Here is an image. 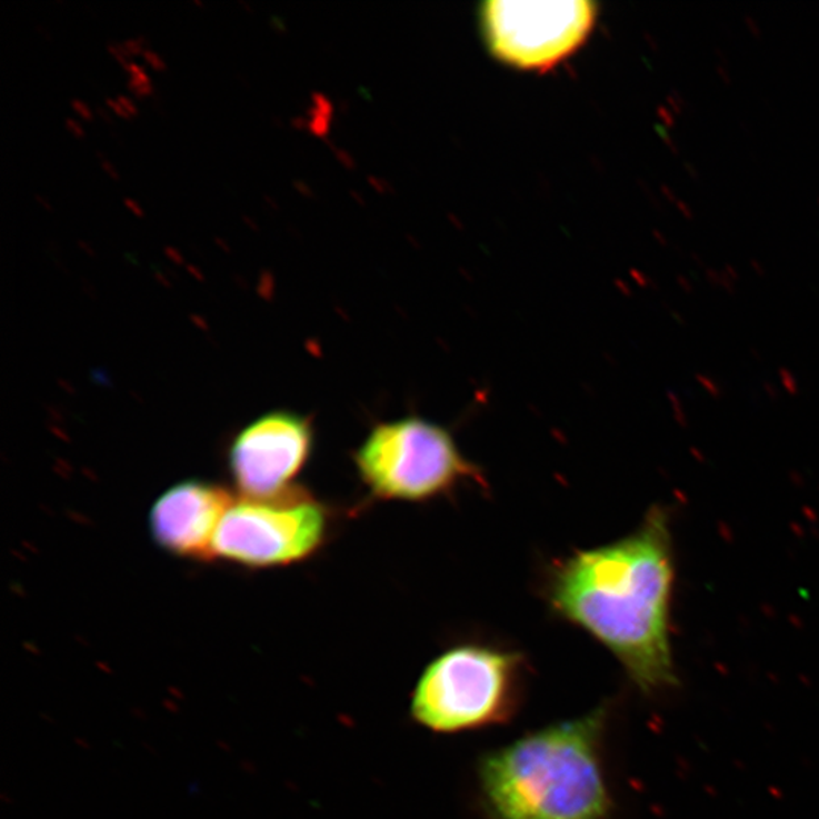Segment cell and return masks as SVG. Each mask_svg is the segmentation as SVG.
<instances>
[{"mask_svg":"<svg viewBox=\"0 0 819 819\" xmlns=\"http://www.w3.org/2000/svg\"><path fill=\"white\" fill-rule=\"evenodd\" d=\"M677 561L671 513L652 506L631 533L557 560L548 605L605 646L643 692L676 683L671 646Z\"/></svg>","mask_w":819,"mask_h":819,"instance_id":"obj_1","label":"cell"},{"mask_svg":"<svg viewBox=\"0 0 819 819\" xmlns=\"http://www.w3.org/2000/svg\"><path fill=\"white\" fill-rule=\"evenodd\" d=\"M606 713L545 727L490 752L478 767L492 819H607L612 808L601 741Z\"/></svg>","mask_w":819,"mask_h":819,"instance_id":"obj_2","label":"cell"},{"mask_svg":"<svg viewBox=\"0 0 819 819\" xmlns=\"http://www.w3.org/2000/svg\"><path fill=\"white\" fill-rule=\"evenodd\" d=\"M518 652L478 643L449 648L419 677L411 717L438 733L485 729L513 717L522 696Z\"/></svg>","mask_w":819,"mask_h":819,"instance_id":"obj_3","label":"cell"},{"mask_svg":"<svg viewBox=\"0 0 819 819\" xmlns=\"http://www.w3.org/2000/svg\"><path fill=\"white\" fill-rule=\"evenodd\" d=\"M354 465L371 497L382 501L435 500L480 478L451 432L418 416L377 423L357 448Z\"/></svg>","mask_w":819,"mask_h":819,"instance_id":"obj_4","label":"cell"},{"mask_svg":"<svg viewBox=\"0 0 819 819\" xmlns=\"http://www.w3.org/2000/svg\"><path fill=\"white\" fill-rule=\"evenodd\" d=\"M330 513L301 488L232 502L214 539V557L244 568L299 563L326 543Z\"/></svg>","mask_w":819,"mask_h":819,"instance_id":"obj_5","label":"cell"},{"mask_svg":"<svg viewBox=\"0 0 819 819\" xmlns=\"http://www.w3.org/2000/svg\"><path fill=\"white\" fill-rule=\"evenodd\" d=\"M486 41L498 60L522 70H548L571 57L593 31L597 7L586 0H493L483 12Z\"/></svg>","mask_w":819,"mask_h":819,"instance_id":"obj_6","label":"cell"},{"mask_svg":"<svg viewBox=\"0 0 819 819\" xmlns=\"http://www.w3.org/2000/svg\"><path fill=\"white\" fill-rule=\"evenodd\" d=\"M310 419L270 411L244 427L231 442L228 466L243 497L269 498L290 488L313 449Z\"/></svg>","mask_w":819,"mask_h":819,"instance_id":"obj_7","label":"cell"},{"mask_svg":"<svg viewBox=\"0 0 819 819\" xmlns=\"http://www.w3.org/2000/svg\"><path fill=\"white\" fill-rule=\"evenodd\" d=\"M232 502L230 490L219 485L201 480L174 485L152 506V539L180 559H214L216 535Z\"/></svg>","mask_w":819,"mask_h":819,"instance_id":"obj_8","label":"cell"},{"mask_svg":"<svg viewBox=\"0 0 819 819\" xmlns=\"http://www.w3.org/2000/svg\"><path fill=\"white\" fill-rule=\"evenodd\" d=\"M259 286H257V294L266 301H272L273 289H276V277L272 270L263 268L260 270Z\"/></svg>","mask_w":819,"mask_h":819,"instance_id":"obj_9","label":"cell"},{"mask_svg":"<svg viewBox=\"0 0 819 819\" xmlns=\"http://www.w3.org/2000/svg\"><path fill=\"white\" fill-rule=\"evenodd\" d=\"M141 56H143L144 60H147L148 64H151L153 69L156 70L166 69L164 61L161 60V58L158 57L156 52H152L151 49H144V52L141 53Z\"/></svg>","mask_w":819,"mask_h":819,"instance_id":"obj_10","label":"cell"},{"mask_svg":"<svg viewBox=\"0 0 819 819\" xmlns=\"http://www.w3.org/2000/svg\"><path fill=\"white\" fill-rule=\"evenodd\" d=\"M70 106H72L73 110L77 111L82 119H93V114H91L90 108L87 107L84 102L79 101V99H72V101H70Z\"/></svg>","mask_w":819,"mask_h":819,"instance_id":"obj_11","label":"cell"},{"mask_svg":"<svg viewBox=\"0 0 819 819\" xmlns=\"http://www.w3.org/2000/svg\"><path fill=\"white\" fill-rule=\"evenodd\" d=\"M123 48L124 51H127L128 56H139V53L144 52L143 46L139 43V41L134 39H128L123 41Z\"/></svg>","mask_w":819,"mask_h":819,"instance_id":"obj_12","label":"cell"},{"mask_svg":"<svg viewBox=\"0 0 819 819\" xmlns=\"http://www.w3.org/2000/svg\"><path fill=\"white\" fill-rule=\"evenodd\" d=\"M118 102L120 103V106H122L123 110L131 116V118H134V116L139 114V111H137L134 103H132L130 99L127 98V96L119 94Z\"/></svg>","mask_w":819,"mask_h":819,"instance_id":"obj_13","label":"cell"},{"mask_svg":"<svg viewBox=\"0 0 819 819\" xmlns=\"http://www.w3.org/2000/svg\"><path fill=\"white\" fill-rule=\"evenodd\" d=\"M107 107H110L112 111L116 112V114L120 116V118L123 119H131V116L128 114L127 111L123 110L122 106L118 101H112L111 98H106Z\"/></svg>","mask_w":819,"mask_h":819,"instance_id":"obj_14","label":"cell"},{"mask_svg":"<svg viewBox=\"0 0 819 819\" xmlns=\"http://www.w3.org/2000/svg\"><path fill=\"white\" fill-rule=\"evenodd\" d=\"M66 128H68L77 139H84V131L81 130V127H79L72 118H66Z\"/></svg>","mask_w":819,"mask_h":819,"instance_id":"obj_15","label":"cell"},{"mask_svg":"<svg viewBox=\"0 0 819 819\" xmlns=\"http://www.w3.org/2000/svg\"><path fill=\"white\" fill-rule=\"evenodd\" d=\"M164 253H166V257H168L170 261H173L174 264L186 263L184 259H182L181 253L178 252L177 249L172 247H164Z\"/></svg>","mask_w":819,"mask_h":819,"instance_id":"obj_16","label":"cell"},{"mask_svg":"<svg viewBox=\"0 0 819 819\" xmlns=\"http://www.w3.org/2000/svg\"><path fill=\"white\" fill-rule=\"evenodd\" d=\"M152 270H153V278H156V280L160 282L161 286H164V287L172 286L170 284L169 277L166 276L163 270L158 269V266L156 263H152Z\"/></svg>","mask_w":819,"mask_h":819,"instance_id":"obj_17","label":"cell"},{"mask_svg":"<svg viewBox=\"0 0 819 819\" xmlns=\"http://www.w3.org/2000/svg\"><path fill=\"white\" fill-rule=\"evenodd\" d=\"M270 27L276 29L278 34H282V32H286L284 22H282L281 18H278V16H270Z\"/></svg>","mask_w":819,"mask_h":819,"instance_id":"obj_18","label":"cell"},{"mask_svg":"<svg viewBox=\"0 0 819 819\" xmlns=\"http://www.w3.org/2000/svg\"><path fill=\"white\" fill-rule=\"evenodd\" d=\"M124 70L130 73L131 78H139L141 74H144V70L139 64H136V62H130Z\"/></svg>","mask_w":819,"mask_h":819,"instance_id":"obj_19","label":"cell"},{"mask_svg":"<svg viewBox=\"0 0 819 819\" xmlns=\"http://www.w3.org/2000/svg\"><path fill=\"white\" fill-rule=\"evenodd\" d=\"M123 202H124V206L128 207V210H131L132 213H134L136 216H139V218L143 216V211H141L139 203H137L136 201H132V199L130 198L124 199Z\"/></svg>","mask_w":819,"mask_h":819,"instance_id":"obj_20","label":"cell"},{"mask_svg":"<svg viewBox=\"0 0 819 819\" xmlns=\"http://www.w3.org/2000/svg\"><path fill=\"white\" fill-rule=\"evenodd\" d=\"M102 169L106 170L107 174H110L111 180L118 181L119 174L116 172V169L112 168V164L108 160L101 161Z\"/></svg>","mask_w":819,"mask_h":819,"instance_id":"obj_21","label":"cell"},{"mask_svg":"<svg viewBox=\"0 0 819 819\" xmlns=\"http://www.w3.org/2000/svg\"><path fill=\"white\" fill-rule=\"evenodd\" d=\"M232 280H234L236 284L239 286L240 289H249L247 278L239 276V273H232Z\"/></svg>","mask_w":819,"mask_h":819,"instance_id":"obj_22","label":"cell"},{"mask_svg":"<svg viewBox=\"0 0 819 819\" xmlns=\"http://www.w3.org/2000/svg\"><path fill=\"white\" fill-rule=\"evenodd\" d=\"M96 112H98L99 118L103 120V122L111 123L112 119L110 116V112L106 110L103 107H96Z\"/></svg>","mask_w":819,"mask_h":819,"instance_id":"obj_23","label":"cell"},{"mask_svg":"<svg viewBox=\"0 0 819 819\" xmlns=\"http://www.w3.org/2000/svg\"><path fill=\"white\" fill-rule=\"evenodd\" d=\"M240 768L243 769V771H247L248 775H256L257 767L252 762H249V760H243V762H240Z\"/></svg>","mask_w":819,"mask_h":819,"instance_id":"obj_24","label":"cell"},{"mask_svg":"<svg viewBox=\"0 0 819 819\" xmlns=\"http://www.w3.org/2000/svg\"><path fill=\"white\" fill-rule=\"evenodd\" d=\"M243 222L248 224L249 228H251L252 231H260L259 224H257L256 220L251 218V216L243 214L242 216Z\"/></svg>","mask_w":819,"mask_h":819,"instance_id":"obj_25","label":"cell"},{"mask_svg":"<svg viewBox=\"0 0 819 819\" xmlns=\"http://www.w3.org/2000/svg\"><path fill=\"white\" fill-rule=\"evenodd\" d=\"M168 692L170 697L177 698V700H184V693L180 689L173 688V686H170Z\"/></svg>","mask_w":819,"mask_h":819,"instance_id":"obj_26","label":"cell"},{"mask_svg":"<svg viewBox=\"0 0 819 819\" xmlns=\"http://www.w3.org/2000/svg\"><path fill=\"white\" fill-rule=\"evenodd\" d=\"M79 249H82V251L87 252V256L94 257V251L84 242V240H77Z\"/></svg>","mask_w":819,"mask_h":819,"instance_id":"obj_27","label":"cell"},{"mask_svg":"<svg viewBox=\"0 0 819 819\" xmlns=\"http://www.w3.org/2000/svg\"><path fill=\"white\" fill-rule=\"evenodd\" d=\"M214 243L218 244V247L222 249L223 252H227V253L231 252L230 244L224 242L223 239H220V237H214Z\"/></svg>","mask_w":819,"mask_h":819,"instance_id":"obj_28","label":"cell"},{"mask_svg":"<svg viewBox=\"0 0 819 819\" xmlns=\"http://www.w3.org/2000/svg\"><path fill=\"white\" fill-rule=\"evenodd\" d=\"M186 268L189 270L190 276L197 278L198 281H203L202 273L193 264H186Z\"/></svg>","mask_w":819,"mask_h":819,"instance_id":"obj_29","label":"cell"},{"mask_svg":"<svg viewBox=\"0 0 819 819\" xmlns=\"http://www.w3.org/2000/svg\"><path fill=\"white\" fill-rule=\"evenodd\" d=\"M46 248H48V251H49V253H51V256L53 257V259H57L58 247H57V243L53 242L52 239H49L48 240V243H46Z\"/></svg>","mask_w":819,"mask_h":819,"instance_id":"obj_30","label":"cell"},{"mask_svg":"<svg viewBox=\"0 0 819 819\" xmlns=\"http://www.w3.org/2000/svg\"><path fill=\"white\" fill-rule=\"evenodd\" d=\"M290 123H292V127L298 128V130L306 128V120H303V118H293L290 120Z\"/></svg>","mask_w":819,"mask_h":819,"instance_id":"obj_31","label":"cell"},{"mask_svg":"<svg viewBox=\"0 0 819 819\" xmlns=\"http://www.w3.org/2000/svg\"><path fill=\"white\" fill-rule=\"evenodd\" d=\"M163 706H164L166 709L169 710V712L177 713L178 710H180V708H178V706L174 705V702L172 700H164L163 701Z\"/></svg>","mask_w":819,"mask_h":819,"instance_id":"obj_32","label":"cell"},{"mask_svg":"<svg viewBox=\"0 0 819 819\" xmlns=\"http://www.w3.org/2000/svg\"><path fill=\"white\" fill-rule=\"evenodd\" d=\"M293 186L294 189H298L299 191H301V193L310 194V190L307 189V186L303 184V182L294 180Z\"/></svg>","mask_w":819,"mask_h":819,"instance_id":"obj_33","label":"cell"},{"mask_svg":"<svg viewBox=\"0 0 819 819\" xmlns=\"http://www.w3.org/2000/svg\"><path fill=\"white\" fill-rule=\"evenodd\" d=\"M264 201L268 203L269 208H272L273 211L280 210V207L277 206V202L273 201L272 198L269 197V194H264Z\"/></svg>","mask_w":819,"mask_h":819,"instance_id":"obj_34","label":"cell"},{"mask_svg":"<svg viewBox=\"0 0 819 819\" xmlns=\"http://www.w3.org/2000/svg\"><path fill=\"white\" fill-rule=\"evenodd\" d=\"M36 201L39 202L40 206L44 208V210L52 211L51 203L46 202L44 199L40 197V194H36Z\"/></svg>","mask_w":819,"mask_h":819,"instance_id":"obj_35","label":"cell"},{"mask_svg":"<svg viewBox=\"0 0 819 819\" xmlns=\"http://www.w3.org/2000/svg\"><path fill=\"white\" fill-rule=\"evenodd\" d=\"M136 40L139 41V43L143 46L144 49H148L149 40L147 36H141V34L137 36Z\"/></svg>","mask_w":819,"mask_h":819,"instance_id":"obj_36","label":"cell"},{"mask_svg":"<svg viewBox=\"0 0 819 819\" xmlns=\"http://www.w3.org/2000/svg\"><path fill=\"white\" fill-rule=\"evenodd\" d=\"M36 29L40 32L41 36L44 37L46 40H51V34H49V32L46 31V29L41 27V24H37Z\"/></svg>","mask_w":819,"mask_h":819,"instance_id":"obj_37","label":"cell"},{"mask_svg":"<svg viewBox=\"0 0 819 819\" xmlns=\"http://www.w3.org/2000/svg\"><path fill=\"white\" fill-rule=\"evenodd\" d=\"M74 742H77V746H79L81 748H84V750H90V748H91L89 746V742L84 741V739L77 738V739H74Z\"/></svg>","mask_w":819,"mask_h":819,"instance_id":"obj_38","label":"cell"},{"mask_svg":"<svg viewBox=\"0 0 819 819\" xmlns=\"http://www.w3.org/2000/svg\"><path fill=\"white\" fill-rule=\"evenodd\" d=\"M168 276L169 278H172V280H178L177 273H174V270L172 268H163L161 269Z\"/></svg>","mask_w":819,"mask_h":819,"instance_id":"obj_39","label":"cell"},{"mask_svg":"<svg viewBox=\"0 0 819 819\" xmlns=\"http://www.w3.org/2000/svg\"><path fill=\"white\" fill-rule=\"evenodd\" d=\"M82 287H84V290L89 294H93V289H91V286L89 284V281H87V278H81Z\"/></svg>","mask_w":819,"mask_h":819,"instance_id":"obj_40","label":"cell"},{"mask_svg":"<svg viewBox=\"0 0 819 819\" xmlns=\"http://www.w3.org/2000/svg\"><path fill=\"white\" fill-rule=\"evenodd\" d=\"M96 667L99 668V671H102V672H106V673H111L112 672L111 671V668H108L106 663L98 662V663H96Z\"/></svg>","mask_w":819,"mask_h":819,"instance_id":"obj_41","label":"cell"},{"mask_svg":"<svg viewBox=\"0 0 819 819\" xmlns=\"http://www.w3.org/2000/svg\"><path fill=\"white\" fill-rule=\"evenodd\" d=\"M111 136H112V139H114L116 141H118V143L119 144H122V147H123L124 141H123L122 137L119 136V132L111 131Z\"/></svg>","mask_w":819,"mask_h":819,"instance_id":"obj_42","label":"cell"},{"mask_svg":"<svg viewBox=\"0 0 819 819\" xmlns=\"http://www.w3.org/2000/svg\"><path fill=\"white\" fill-rule=\"evenodd\" d=\"M236 77H237V79H239V81H240V82H242V84H244V86L249 87V82H248V79H247V78H244L242 73H240V72H237V73H236Z\"/></svg>","mask_w":819,"mask_h":819,"instance_id":"obj_43","label":"cell"},{"mask_svg":"<svg viewBox=\"0 0 819 819\" xmlns=\"http://www.w3.org/2000/svg\"><path fill=\"white\" fill-rule=\"evenodd\" d=\"M270 120H272V123L276 124V127L282 128V120L281 118H278V116H272Z\"/></svg>","mask_w":819,"mask_h":819,"instance_id":"obj_44","label":"cell"},{"mask_svg":"<svg viewBox=\"0 0 819 819\" xmlns=\"http://www.w3.org/2000/svg\"><path fill=\"white\" fill-rule=\"evenodd\" d=\"M218 746L222 748L223 751L231 752L232 748L228 746V743H224L223 741H218Z\"/></svg>","mask_w":819,"mask_h":819,"instance_id":"obj_45","label":"cell"},{"mask_svg":"<svg viewBox=\"0 0 819 819\" xmlns=\"http://www.w3.org/2000/svg\"><path fill=\"white\" fill-rule=\"evenodd\" d=\"M53 261H56V264H57V268H58V269L62 270V272H64V273H69V272H68V269H66V266H64V264H62L60 260H58V259H53Z\"/></svg>","mask_w":819,"mask_h":819,"instance_id":"obj_46","label":"cell"},{"mask_svg":"<svg viewBox=\"0 0 819 819\" xmlns=\"http://www.w3.org/2000/svg\"><path fill=\"white\" fill-rule=\"evenodd\" d=\"M239 3H240V6H242L244 8V10H247V12H252V8L249 7L247 2H243V0H240Z\"/></svg>","mask_w":819,"mask_h":819,"instance_id":"obj_47","label":"cell"},{"mask_svg":"<svg viewBox=\"0 0 819 819\" xmlns=\"http://www.w3.org/2000/svg\"><path fill=\"white\" fill-rule=\"evenodd\" d=\"M132 713L139 715V718H141V719L147 718V715H144L143 712H140L139 709H132Z\"/></svg>","mask_w":819,"mask_h":819,"instance_id":"obj_48","label":"cell"},{"mask_svg":"<svg viewBox=\"0 0 819 819\" xmlns=\"http://www.w3.org/2000/svg\"><path fill=\"white\" fill-rule=\"evenodd\" d=\"M96 157H98L101 161L106 160V156H103L101 151H96Z\"/></svg>","mask_w":819,"mask_h":819,"instance_id":"obj_49","label":"cell"},{"mask_svg":"<svg viewBox=\"0 0 819 819\" xmlns=\"http://www.w3.org/2000/svg\"><path fill=\"white\" fill-rule=\"evenodd\" d=\"M193 6L202 7L201 0H193Z\"/></svg>","mask_w":819,"mask_h":819,"instance_id":"obj_50","label":"cell"}]
</instances>
